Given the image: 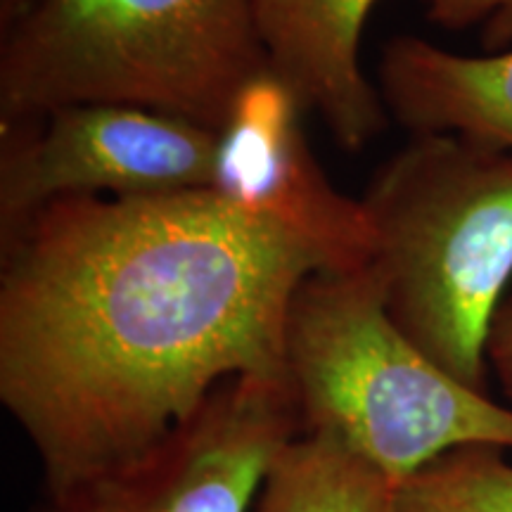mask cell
<instances>
[{
  "mask_svg": "<svg viewBox=\"0 0 512 512\" xmlns=\"http://www.w3.org/2000/svg\"><path fill=\"white\" fill-rule=\"evenodd\" d=\"M318 256L211 190L53 202L0 247V401L41 489L140 456L221 382L285 377Z\"/></svg>",
  "mask_w": 512,
  "mask_h": 512,
  "instance_id": "obj_1",
  "label": "cell"
},
{
  "mask_svg": "<svg viewBox=\"0 0 512 512\" xmlns=\"http://www.w3.org/2000/svg\"><path fill=\"white\" fill-rule=\"evenodd\" d=\"M0 36V124L128 105L219 133L268 72L252 0H31Z\"/></svg>",
  "mask_w": 512,
  "mask_h": 512,
  "instance_id": "obj_2",
  "label": "cell"
},
{
  "mask_svg": "<svg viewBox=\"0 0 512 512\" xmlns=\"http://www.w3.org/2000/svg\"><path fill=\"white\" fill-rule=\"evenodd\" d=\"M361 204L389 318L486 394V342L512 275V152L420 133L375 171Z\"/></svg>",
  "mask_w": 512,
  "mask_h": 512,
  "instance_id": "obj_3",
  "label": "cell"
},
{
  "mask_svg": "<svg viewBox=\"0 0 512 512\" xmlns=\"http://www.w3.org/2000/svg\"><path fill=\"white\" fill-rule=\"evenodd\" d=\"M302 434H332L403 482L458 446L512 451V408L439 368L389 318L370 266L313 271L285 320Z\"/></svg>",
  "mask_w": 512,
  "mask_h": 512,
  "instance_id": "obj_4",
  "label": "cell"
},
{
  "mask_svg": "<svg viewBox=\"0 0 512 512\" xmlns=\"http://www.w3.org/2000/svg\"><path fill=\"white\" fill-rule=\"evenodd\" d=\"M216 131L128 105H74L0 124V247L69 197L209 190Z\"/></svg>",
  "mask_w": 512,
  "mask_h": 512,
  "instance_id": "obj_5",
  "label": "cell"
},
{
  "mask_svg": "<svg viewBox=\"0 0 512 512\" xmlns=\"http://www.w3.org/2000/svg\"><path fill=\"white\" fill-rule=\"evenodd\" d=\"M297 434L285 377H230L145 453L41 489L27 512H249L273 453Z\"/></svg>",
  "mask_w": 512,
  "mask_h": 512,
  "instance_id": "obj_6",
  "label": "cell"
},
{
  "mask_svg": "<svg viewBox=\"0 0 512 512\" xmlns=\"http://www.w3.org/2000/svg\"><path fill=\"white\" fill-rule=\"evenodd\" d=\"M302 112L271 69L247 83L216 133L209 190L254 219L283 228L318 256L323 271H361L373 259L366 211L320 169Z\"/></svg>",
  "mask_w": 512,
  "mask_h": 512,
  "instance_id": "obj_7",
  "label": "cell"
},
{
  "mask_svg": "<svg viewBox=\"0 0 512 512\" xmlns=\"http://www.w3.org/2000/svg\"><path fill=\"white\" fill-rule=\"evenodd\" d=\"M375 3L252 0L268 69L347 152H361L389 117L380 88L361 67V36Z\"/></svg>",
  "mask_w": 512,
  "mask_h": 512,
  "instance_id": "obj_8",
  "label": "cell"
},
{
  "mask_svg": "<svg viewBox=\"0 0 512 512\" xmlns=\"http://www.w3.org/2000/svg\"><path fill=\"white\" fill-rule=\"evenodd\" d=\"M380 95L389 117L420 133H451L512 152V50L458 55L418 36L382 50Z\"/></svg>",
  "mask_w": 512,
  "mask_h": 512,
  "instance_id": "obj_9",
  "label": "cell"
},
{
  "mask_svg": "<svg viewBox=\"0 0 512 512\" xmlns=\"http://www.w3.org/2000/svg\"><path fill=\"white\" fill-rule=\"evenodd\" d=\"M396 484L332 434H297L273 453L256 512H389Z\"/></svg>",
  "mask_w": 512,
  "mask_h": 512,
  "instance_id": "obj_10",
  "label": "cell"
},
{
  "mask_svg": "<svg viewBox=\"0 0 512 512\" xmlns=\"http://www.w3.org/2000/svg\"><path fill=\"white\" fill-rule=\"evenodd\" d=\"M389 512H512V463L498 446H458L396 484Z\"/></svg>",
  "mask_w": 512,
  "mask_h": 512,
  "instance_id": "obj_11",
  "label": "cell"
},
{
  "mask_svg": "<svg viewBox=\"0 0 512 512\" xmlns=\"http://www.w3.org/2000/svg\"><path fill=\"white\" fill-rule=\"evenodd\" d=\"M422 8L437 27L482 31V46L489 53L512 46V0H422Z\"/></svg>",
  "mask_w": 512,
  "mask_h": 512,
  "instance_id": "obj_12",
  "label": "cell"
},
{
  "mask_svg": "<svg viewBox=\"0 0 512 512\" xmlns=\"http://www.w3.org/2000/svg\"><path fill=\"white\" fill-rule=\"evenodd\" d=\"M486 363L494 370L508 406L512 408V297L505 299L491 325L486 342Z\"/></svg>",
  "mask_w": 512,
  "mask_h": 512,
  "instance_id": "obj_13",
  "label": "cell"
},
{
  "mask_svg": "<svg viewBox=\"0 0 512 512\" xmlns=\"http://www.w3.org/2000/svg\"><path fill=\"white\" fill-rule=\"evenodd\" d=\"M29 3L31 0H0V31L8 29L29 8Z\"/></svg>",
  "mask_w": 512,
  "mask_h": 512,
  "instance_id": "obj_14",
  "label": "cell"
}]
</instances>
